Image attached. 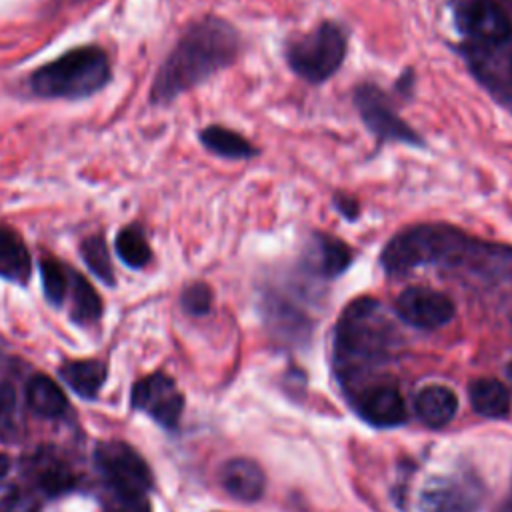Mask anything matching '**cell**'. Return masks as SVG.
<instances>
[{
	"mask_svg": "<svg viewBox=\"0 0 512 512\" xmlns=\"http://www.w3.org/2000/svg\"><path fill=\"white\" fill-rule=\"evenodd\" d=\"M8 470H10V458L0 452V478H4L8 474Z\"/></svg>",
	"mask_w": 512,
	"mask_h": 512,
	"instance_id": "30",
	"label": "cell"
},
{
	"mask_svg": "<svg viewBox=\"0 0 512 512\" xmlns=\"http://www.w3.org/2000/svg\"><path fill=\"white\" fill-rule=\"evenodd\" d=\"M510 76H512V58H510Z\"/></svg>",
	"mask_w": 512,
	"mask_h": 512,
	"instance_id": "33",
	"label": "cell"
},
{
	"mask_svg": "<svg viewBox=\"0 0 512 512\" xmlns=\"http://www.w3.org/2000/svg\"><path fill=\"white\" fill-rule=\"evenodd\" d=\"M94 462L112 492L128 502L142 504L152 486V474L144 458L120 440H106L94 448Z\"/></svg>",
	"mask_w": 512,
	"mask_h": 512,
	"instance_id": "6",
	"label": "cell"
},
{
	"mask_svg": "<svg viewBox=\"0 0 512 512\" xmlns=\"http://www.w3.org/2000/svg\"><path fill=\"white\" fill-rule=\"evenodd\" d=\"M316 248L320 256V272L326 278L340 276L352 264L354 254L350 246L332 234H316Z\"/></svg>",
	"mask_w": 512,
	"mask_h": 512,
	"instance_id": "21",
	"label": "cell"
},
{
	"mask_svg": "<svg viewBox=\"0 0 512 512\" xmlns=\"http://www.w3.org/2000/svg\"><path fill=\"white\" fill-rule=\"evenodd\" d=\"M200 142L214 154L232 158V160H244L258 154V148L252 146L250 140H246L242 134L228 130L224 126H208L200 132Z\"/></svg>",
	"mask_w": 512,
	"mask_h": 512,
	"instance_id": "19",
	"label": "cell"
},
{
	"mask_svg": "<svg viewBox=\"0 0 512 512\" xmlns=\"http://www.w3.org/2000/svg\"><path fill=\"white\" fill-rule=\"evenodd\" d=\"M222 488L240 502H256L262 498L266 478L262 468L250 458L226 460L218 472Z\"/></svg>",
	"mask_w": 512,
	"mask_h": 512,
	"instance_id": "13",
	"label": "cell"
},
{
	"mask_svg": "<svg viewBox=\"0 0 512 512\" xmlns=\"http://www.w3.org/2000/svg\"><path fill=\"white\" fill-rule=\"evenodd\" d=\"M110 80V62L102 48L80 46L40 66L28 80L42 98L78 100L98 92Z\"/></svg>",
	"mask_w": 512,
	"mask_h": 512,
	"instance_id": "3",
	"label": "cell"
},
{
	"mask_svg": "<svg viewBox=\"0 0 512 512\" xmlns=\"http://www.w3.org/2000/svg\"><path fill=\"white\" fill-rule=\"evenodd\" d=\"M30 270L32 260L22 236L14 228L0 224V276L16 284H26Z\"/></svg>",
	"mask_w": 512,
	"mask_h": 512,
	"instance_id": "15",
	"label": "cell"
},
{
	"mask_svg": "<svg viewBox=\"0 0 512 512\" xmlns=\"http://www.w3.org/2000/svg\"><path fill=\"white\" fill-rule=\"evenodd\" d=\"M480 504V486L460 476L434 478L420 494L422 512H478Z\"/></svg>",
	"mask_w": 512,
	"mask_h": 512,
	"instance_id": "10",
	"label": "cell"
},
{
	"mask_svg": "<svg viewBox=\"0 0 512 512\" xmlns=\"http://www.w3.org/2000/svg\"><path fill=\"white\" fill-rule=\"evenodd\" d=\"M0 512H38V506L20 488L0 486Z\"/></svg>",
	"mask_w": 512,
	"mask_h": 512,
	"instance_id": "27",
	"label": "cell"
},
{
	"mask_svg": "<svg viewBox=\"0 0 512 512\" xmlns=\"http://www.w3.org/2000/svg\"><path fill=\"white\" fill-rule=\"evenodd\" d=\"M506 374H508V378L512 380V362L506 366Z\"/></svg>",
	"mask_w": 512,
	"mask_h": 512,
	"instance_id": "32",
	"label": "cell"
},
{
	"mask_svg": "<svg viewBox=\"0 0 512 512\" xmlns=\"http://www.w3.org/2000/svg\"><path fill=\"white\" fill-rule=\"evenodd\" d=\"M414 408L418 418L426 426L442 428L454 418L458 410V398L448 386L430 384L418 392L414 400Z\"/></svg>",
	"mask_w": 512,
	"mask_h": 512,
	"instance_id": "14",
	"label": "cell"
},
{
	"mask_svg": "<svg viewBox=\"0 0 512 512\" xmlns=\"http://www.w3.org/2000/svg\"><path fill=\"white\" fill-rule=\"evenodd\" d=\"M346 44V34L338 24L322 22L312 32L288 44L286 62L306 82L320 84L342 66Z\"/></svg>",
	"mask_w": 512,
	"mask_h": 512,
	"instance_id": "5",
	"label": "cell"
},
{
	"mask_svg": "<svg viewBox=\"0 0 512 512\" xmlns=\"http://www.w3.org/2000/svg\"><path fill=\"white\" fill-rule=\"evenodd\" d=\"M60 376L78 396L92 400L106 380V368L96 360H76L64 364Z\"/></svg>",
	"mask_w": 512,
	"mask_h": 512,
	"instance_id": "17",
	"label": "cell"
},
{
	"mask_svg": "<svg viewBox=\"0 0 512 512\" xmlns=\"http://www.w3.org/2000/svg\"><path fill=\"white\" fill-rule=\"evenodd\" d=\"M132 406L152 416L164 428H176L184 408V398L172 378L156 372L134 384Z\"/></svg>",
	"mask_w": 512,
	"mask_h": 512,
	"instance_id": "9",
	"label": "cell"
},
{
	"mask_svg": "<svg viewBox=\"0 0 512 512\" xmlns=\"http://www.w3.org/2000/svg\"><path fill=\"white\" fill-rule=\"evenodd\" d=\"M114 250L118 258L130 268H144L152 258V250L148 246L144 232L134 224L124 226L118 232L114 240Z\"/></svg>",
	"mask_w": 512,
	"mask_h": 512,
	"instance_id": "22",
	"label": "cell"
},
{
	"mask_svg": "<svg viewBox=\"0 0 512 512\" xmlns=\"http://www.w3.org/2000/svg\"><path fill=\"white\" fill-rule=\"evenodd\" d=\"M354 104L364 126L378 138V142H402L410 146H424L420 134L396 114L390 96L380 86H358L354 92Z\"/></svg>",
	"mask_w": 512,
	"mask_h": 512,
	"instance_id": "7",
	"label": "cell"
},
{
	"mask_svg": "<svg viewBox=\"0 0 512 512\" xmlns=\"http://www.w3.org/2000/svg\"><path fill=\"white\" fill-rule=\"evenodd\" d=\"M182 308L188 312V314H194V316H202L210 310L212 306V290L208 284L204 282H194L190 286L184 288L182 292Z\"/></svg>",
	"mask_w": 512,
	"mask_h": 512,
	"instance_id": "26",
	"label": "cell"
},
{
	"mask_svg": "<svg viewBox=\"0 0 512 512\" xmlns=\"http://www.w3.org/2000/svg\"><path fill=\"white\" fill-rule=\"evenodd\" d=\"M394 326L386 318L382 304L374 298L354 300L336 326L334 354L340 370L358 372L368 364L386 358L392 344Z\"/></svg>",
	"mask_w": 512,
	"mask_h": 512,
	"instance_id": "2",
	"label": "cell"
},
{
	"mask_svg": "<svg viewBox=\"0 0 512 512\" xmlns=\"http://www.w3.org/2000/svg\"><path fill=\"white\" fill-rule=\"evenodd\" d=\"M470 406L484 418H504L510 412V392L496 378H476L468 386Z\"/></svg>",
	"mask_w": 512,
	"mask_h": 512,
	"instance_id": "16",
	"label": "cell"
},
{
	"mask_svg": "<svg viewBox=\"0 0 512 512\" xmlns=\"http://www.w3.org/2000/svg\"><path fill=\"white\" fill-rule=\"evenodd\" d=\"M80 254L82 260L86 262V266L90 268V272L102 280L108 286H114V268L110 262V252L108 246L104 242V238L100 234L88 236L82 244H80Z\"/></svg>",
	"mask_w": 512,
	"mask_h": 512,
	"instance_id": "24",
	"label": "cell"
},
{
	"mask_svg": "<svg viewBox=\"0 0 512 512\" xmlns=\"http://www.w3.org/2000/svg\"><path fill=\"white\" fill-rule=\"evenodd\" d=\"M394 310L406 324L422 330H436L456 314L454 302L446 294L426 286L404 288L394 302Z\"/></svg>",
	"mask_w": 512,
	"mask_h": 512,
	"instance_id": "8",
	"label": "cell"
},
{
	"mask_svg": "<svg viewBox=\"0 0 512 512\" xmlns=\"http://www.w3.org/2000/svg\"><path fill=\"white\" fill-rule=\"evenodd\" d=\"M26 400L36 414L46 416V418L60 416L68 406L66 396L60 390V386L44 374H36L28 380Z\"/></svg>",
	"mask_w": 512,
	"mask_h": 512,
	"instance_id": "18",
	"label": "cell"
},
{
	"mask_svg": "<svg viewBox=\"0 0 512 512\" xmlns=\"http://www.w3.org/2000/svg\"><path fill=\"white\" fill-rule=\"evenodd\" d=\"M40 280H42V290H44L46 300L54 306L62 304L64 296L68 292V284H70L68 268L58 258L44 254L40 258Z\"/></svg>",
	"mask_w": 512,
	"mask_h": 512,
	"instance_id": "23",
	"label": "cell"
},
{
	"mask_svg": "<svg viewBox=\"0 0 512 512\" xmlns=\"http://www.w3.org/2000/svg\"><path fill=\"white\" fill-rule=\"evenodd\" d=\"M124 512H146V510L142 508V504H134L130 510H124Z\"/></svg>",
	"mask_w": 512,
	"mask_h": 512,
	"instance_id": "31",
	"label": "cell"
},
{
	"mask_svg": "<svg viewBox=\"0 0 512 512\" xmlns=\"http://www.w3.org/2000/svg\"><path fill=\"white\" fill-rule=\"evenodd\" d=\"M332 204H334V208L342 214V218L356 220L358 214H360V204H358V200L352 198V196H348V194H334Z\"/></svg>",
	"mask_w": 512,
	"mask_h": 512,
	"instance_id": "29",
	"label": "cell"
},
{
	"mask_svg": "<svg viewBox=\"0 0 512 512\" xmlns=\"http://www.w3.org/2000/svg\"><path fill=\"white\" fill-rule=\"evenodd\" d=\"M70 276V300H72V320L78 324H90L102 314V300L94 286L76 270L68 268Z\"/></svg>",
	"mask_w": 512,
	"mask_h": 512,
	"instance_id": "20",
	"label": "cell"
},
{
	"mask_svg": "<svg viewBox=\"0 0 512 512\" xmlns=\"http://www.w3.org/2000/svg\"><path fill=\"white\" fill-rule=\"evenodd\" d=\"M36 484L48 496H56V494H62V492H66L74 486V476L62 462L46 458V460L38 462Z\"/></svg>",
	"mask_w": 512,
	"mask_h": 512,
	"instance_id": "25",
	"label": "cell"
},
{
	"mask_svg": "<svg viewBox=\"0 0 512 512\" xmlns=\"http://www.w3.org/2000/svg\"><path fill=\"white\" fill-rule=\"evenodd\" d=\"M464 236L444 226H418L392 238L382 252V266L388 274H404L428 262L452 256Z\"/></svg>",
	"mask_w": 512,
	"mask_h": 512,
	"instance_id": "4",
	"label": "cell"
},
{
	"mask_svg": "<svg viewBox=\"0 0 512 512\" xmlns=\"http://www.w3.org/2000/svg\"><path fill=\"white\" fill-rule=\"evenodd\" d=\"M16 408V394L14 388L6 382L0 384V430H4L8 426V422L12 420Z\"/></svg>",
	"mask_w": 512,
	"mask_h": 512,
	"instance_id": "28",
	"label": "cell"
},
{
	"mask_svg": "<svg viewBox=\"0 0 512 512\" xmlns=\"http://www.w3.org/2000/svg\"><path fill=\"white\" fill-rule=\"evenodd\" d=\"M240 50V36L222 18L206 16L188 26L160 66L152 84V102L166 104L230 66Z\"/></svg>",
	"mask_w": 512,
	"mask_h": 512,
	"instance_id": "1",
	"label": "cell"
},
{
	"mask_svg": "<svg viewBox=\"0 0 512 512\" xmlns=\"http://www.w3.org/2000/svg\"><path fill=\"white\" fill-rule=\"evenodd\" d=\"M462 20L466 32L488 46H500L512 36V18L498 0H470Z\"/></svg>",
	"mask_w": 512,
	"mask_h": 512,
	"instance_id": "11",
	"label": "cell"
},
{
	"mask_svg": "<svg viewBox=\"0 0 512 512\" xmlns=\"http://www.w3.org/2000/svg\"><path fill=\"white\" fill-rule=\"evenodd\" d=\"M358 414L378 428H392L406 420L402 394L388 384L366 388L358 398Z\"/></svg>",
	"mask_w": 512,
	"mask_h": 512,
	"instance_id": "12",
	"label": "cell"
}]
</instances>
